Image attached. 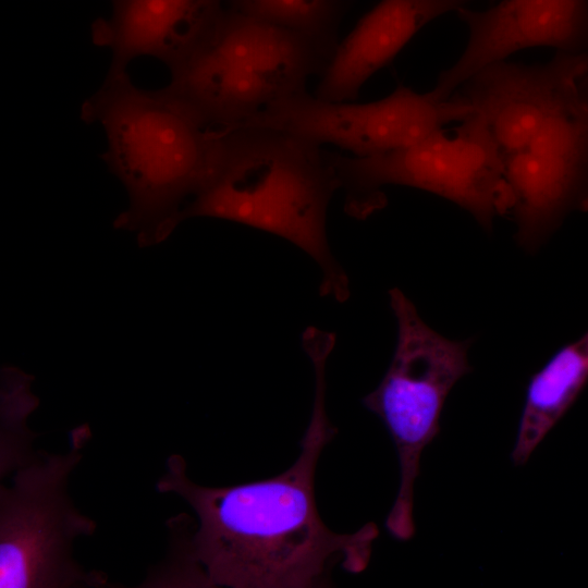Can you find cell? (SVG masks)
I'll return each instance as SVG.
<instances>
[{"label": "cell", "mask_w": 588, "mask_h": 588, "mask_svg": "<svg viewBox=\"0 0 588 588\" xmlns=\"http://www.w3.org/2000/svg\"><path fill=\"white\" fill-rule=\"evenodd\" d=\"M330 60L304 34L224 8L161 88L205 128H230L308 90Z\"/></svg>", "instance_id": "277c9868"}, {"label": "cell", "mask_w": 588, "mask_h": 588, "mask_svg": "<svg viewBox=\"0 0 588 588\" xmlns=\"http://www.w3.org/2000/svg\"><path fill=\"white\" fill-rule=\"evenodd\" d=\"M502 162L523 247L537 248L568 213L588 209V72L536 136Z\"/></svg>", "instance_id": "9c48e42d"}, {"label": "cell", "mask_w": 588, "mask_h": 588, "mask_svg": "<svg viewBox=\"0 0 588 588\" xmlns=\"http://www.w3.org/2000/svg\"><path fill=\"white\" fill-rule=\"evenodd\" d=\"M242 14L293 29L314 40L330 58L341 23L354 0H226Z\"/></svg>", "instance_id": "9a60e30c"}, {"label": "cell", "mask_w": 588, "mask_h": 588, "mask_svg": "<svg viewBox=\"0 0 588 588\" xmlns=\"http://www.w3.org/2000/svg\"><path fill=\"white\" fill-rule=\"evenodd\" d=\"M471 113L453 96L443 99L433 89L418 93L399 84L390 95L368 102L329 101L306 90L270 103L245 124L370 157L411 146Z\"/></svg>", "instance_id": "ba28073f"}, {"label": "cell", "mask_w": 588, "mask_h": 588, "mask_svg": "<svg viewBox=\"0 0 588 588\" xmlns=\"http://www.w3.org/2000/svg\"><path fill=\"white\" fill-rule=\"evenodd\" d=\"M396 321V345L378 387L363 399L388 429L400 464V486L385 519L397 540L416 531L414 488L424 449L438 436L445 400L465 375L470 342L451 340L429 327L413 302L399 289L389 292Z\"/></svg>", "instance_id": "5b68a950"}, {"label": "cell", "mask_w": 588, "mask_h": 588, "mask_svg": "<svg viewBox=\"0 0 588 588\" xmlns=\"http://www.w3.org/2000/svg\"><path fill=\"white\" fill-rule=\"evenodd\" d=\"M89 429L72 430L66 455L44 454L23 464L11 487L0 494V587L102 586L106 577L87 573L72 559V542L91 535L95 522L82 515L66 495L71 470L89 438Z\"/></svg>", "instance_id": "52a82bcc"}, {"label": "cell", "mask_w": 588, "mask_h": 588, "mask_svg": "<svg viewBox=\"0 0 588 588\" xmlns=\"http://www.w3.org/2000/svg\"><path fill=\"white\" fill-rule=\"evenodd\" d=\"M344 192L345 211L365 219L383 208L382 188L402 185L445 198L468 211L485 229L510 213L511 192L503 162L487 136L465 119L449 135L444 128L390 152L355 157L327 149Z\"/></svg>", "instance_id": "8992f818"}, {"label": "cell", "mask_w": 588, "mask_h": 588, "mask_svg": "<svg viewBox=\"0 0 588 588\" xmlns=\"http://www.w3.org/2000/svg\"><path fill=\"white\" fill-rule=\"evenodd\" d=\"M303 347L315 373L309 425L296 461L281 474L229 487H206L186 476L180 455L168 460L157 489L182 497L195 511L197 530L181 549L174 583L203 587L314 588L330 584L335 566L365 571L379 535L369 522L354 532L331 530L315 498L316 467L338 433L326 409V369L335 334L306 329Z\"/></svg>", "instance_id": "6da1fadb"}, {"label": "cell", "mask_w": 588, "mask_h": 588, "mask_svg": "<svg viewBox=\"0 0 588 588\" xmlns=\"http://www.w3.org/2000/svg\"><path fill=\"white\" fill-rule=\"evenodd\" d=\"M216 132L212 168L182 220L219 218L285 238L318 264L321 295L346 301L348 278L327 238L328 206L340 189L327 149L270 127L244 124Z\"/></svg>", "instance_id": "7a4b0ae2"}, {"label": "cell", "mask_w": 588, "mask_h": 588, "mask_svg": "<svg viewBox=\"0 0 588 588\" xmlns=\"http://www.w3.org/2000/svg\"><path fill=\"white\" fill-rule=\"evenodd\" d=\"M588 72V53L556 51L546 63H490L452 94L473 110L467 117L501 159L519 150L562 107Z\"/></svg>", "instance_id": "30bf717a"}, {"label": "cell", "mask_w": 588, "mask_h": 588, "mask_svg": "<svg viewBox=\"0 0 588 588\" xmlns=\"http://www.w3.org/2000/svg\"><path fill=\"white\" fill-rule=\"evenodd\" d=\"M470 1L380 0L340 40L314 94L329 101H355L366 82L389 65L424 26Z\"/></svg>", "instance_id": "4fadbf2b"}, {"label": "cell", "mask_w": 588, "mask_h": 588, "mask_svg": "<svg viewBox=\"0 0 588 588\" xmlns=\"http://www.w3.org/2000/svg\"><path fill=\"white\" fill-rule=\"evenodd\" d=\"M111 13L91 24V40L111 52L107 75L127 73L142 57L169 70L204 36L223 0H110Z\"/></svg>", "instance_id": "7c38bea8"}, {"label": "cell", "mask_w": 588, "mask_h": 588, "mask_svg": "<svg viewBox=\"0 0 588 588\" xmlns=\"http://www.w3.org/2000/svg\"><path fill=\"white\" fill-rule=\"evenodd\" d=\"M588 382V330L561 347L530 379L512 451L515 466L535 449L576 401Z\"/></svg>", "instance_id": "5bb4252c"}, {"label": "cell", "mask_w": 588, "mask_h": 588, "mask_svg": "<svg viewBox=\"0 0 588 588\" xmlns=\"http://www.w3.org/2000/svg\"><path fill=\"white\" fill-rule=\"evenodd\" d=\"M81 119L102 127L101 159L128 196L114 226L135 232L140 246L164 241L210 173L216 130L200 125L162 88L136 86L128 72L106 75L83 102Z\"/></svg>", "instance_id": "3957f363"}, {"label": "cell", "mask_w": 588, "mask_h": 588, "mask_svg": "<svg viewBox=\"0 0 588 588\" xmlns=\"http://www.w3.org/2000/svg\"><path fill=\"white\" fill-rule=\"evenodd\" d=\"M468 29L464 51L441 71L434 93L448 99L479 69L536 47L588 53V0H501L487 10L456 11Z\"/></svg>", "instance_id": "8fae6325"}, {"label": "cell", "mask_w": 588, "mask_h": 588, "mask_svg": "<svg viewBox=\"0 0 588 588\" xmlns=\"http://www.w3.org/2000/svg\"><path fill=\"white\" fill-rule=\"evenodd\" d=\"M489 1H490V2H493V1H495V0H489Z\"/></svg>", "instance_id": "2e32d148"}]
</instances>
